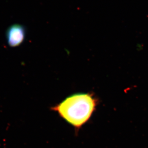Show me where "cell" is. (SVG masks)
Returning a JSON list of instances; mask_svg holds the SVG:
<instances>
[{"label": "cell", "instance_id": "obj_2", "mask_svg": "<svg viewBox=\"0 0 148 148\" xmlns=\"http://www.w3.org/2000/svg\"><path fill=\"white\" fill-rule=\"evenodd\" d=\"M25 37V28L19 24H14L9 27L6 32L7 43L11 47L19 46L24 41Z\"/></svg>", "mask_w": 148, "mask_h": 148}, {"label": "cell", "instance_id": "obj_1", "mask_svg": "<svg viewBox=\"0 0 148 148\" xmlns=\"http://www.w3.org/2000/svg\"><path fill=\"white\" fill-rule=\"evenodd\" d=\"M95 106L92 95L79 93L70 95L51 109L71 126L79 129L89 119Z\"/></svg>", "mask_w": 148, "mask_h": 148}]
</instances>
